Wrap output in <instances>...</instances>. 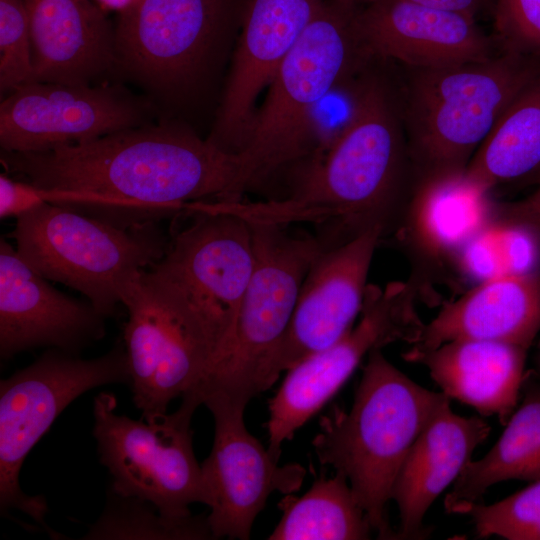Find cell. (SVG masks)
<instances>
[{
  "instance_id": "obj_1",
  "label": "cell",
  "mask_w": 540,
  "mask_h": 540,
  "mask_svg": "<svg viewBox=\"0 0 540 540\" xmlns=\"http://www.w3.org/2000/svg\"><path fill=\"white\" fill-rule=\"evenodd\" d=\"M37 187L102 197L92 217L120 227L155 223L194 203L236 202L252 185L239 153L171 125L137 126L41 152L1 153Z\"/></svg>"
},
{
  "instance_id": "obj_2",
  "label": "cell",
  "mask_w": 540,
  "mask_h": 540,
  "mask_svg": "<svg viewBox=\"0 0 540 540\" xmlns=\"http://www.w3.org/2000/svg\"><path fill=\"white\" fill-rule=\"evenodd\" d=\"M408 152L400 101L368 76L358 109L341 134L313 155L286 199L245 203L251 221L330 222L350 239L384 228Z\"/></svg>"
},
{
  "instance_id": "obj_3",
  "label": "cell",
  "mask_w": 540,
  "mask_h": 540,
  "mask_svg": "<svg viewBox=\"0 0 540 540\" xmlns=\"http://www.w3.org/2000/svg\"><path fill=\"white\" fill-rule=\"evenodd\" d=\"M448 397L414 382L375 349L367 356L349 411L320 419L312 440L321 465L343 474L381 539H397L386 506L414 441Z\"/></svg>"
},
{
  "instance_id": "obj_4",
  "label": "cell",
  "mask_w": 540,
  "mask_h": 540,
  "mask_svg": "<svg viewBox=\"0 0 540 540\" xmlns=\"http://www.w3.org/2000/svg\"><path fill=\"white\" fill-rule=\"evenodd\" d=\"M539 75V60L508 51L410 68L400 104L408 154L422 176L466 169L505 109Z\"/></svg>"
},
{
  "instance_id": "obj_5",
  "label": "cell",
  "mask_w": 540,
  "mask_h": 540,
  "mask_svg": "<svg viewBox=\"0 0 540 540\" xmlns=\"http://www.w3.org/2000/svg\"><path fill=\"white\" fill-rule=\"evenodd\" d=\"M351 6L325 2L275 72L238 151L253 184L313 151L318 104L368 58Z\"/></svg>"
},
{
  "instance_id": "obj_6",
  "label": "cell",
  "mask_w": 540,
  "mask_h": 540,
  "mask_svg": "<svg viewBox=\"0 0 540 540\" xmlns=\"http://www.w3.org/2000/svg\"><path fill=\"white\" fill-rule=\"evenodd\" d=\"M249 222L254 268L232 338L207 375L190 391L201 404L213 393L248 404L272 386L271 363L291 323L306 274L330 246L325 239L293 235L284 225Z\"/></svg>"
},
{
  "instance_id": "obj_7",
  "label": "cell",
  "mask_w": 540,
  "mask_h": 540,
  "mask_svg": "<svg viewBox=\"0 0 540 540\" xmlns=\"http://www.w3.org/2000/svg\"><path fill=\"white\" fill-rule=\"evenodd\" d=\"M11 236L31 268L79 291L106 318L116 314L129 281L157 262L169 241L155 223L120 227L51 203L16 218Z\"/></svg>"
},
{
  "instance_id": "obj_8",
  "label": "cell",
  "mask_w": 540,
  "mask_h": 540,
  "mask_svg": "<svg viewBox=\"0 0 540 540\" xmlns=\"http://www.w3.org/2000/svg\"><path fill=\"white\" fill-rule=\"evenodd\" d=\"M121 302L128 313L122 340L133 402L142 419L154 421L203 380L219 343L176 284L152 267L134 275Z\"/></svg>"
},
{
  "instance_id": "obj_9",
  "label": "cell",
  "mask_w": 540,
  "mask_h": 540,
  "mask_svg": "<svg viewBox=\"0 0 540 540\" xmlns=\"http://www.w3.org/2000/svg\"><path fill=\"white\" fill-rule=\"evenodd\" d=\"M107 384H130L123 340L104 355L82 359L49 348L29 366L0 382V512L16 509L53 539L62 536L46 523L45 497L29 496L20 486L25 458L55 419L77 397Z\"/></svg>"
},
{
  "instance_id": "obj_10",
  "label": "cell",
  "mask_w": 540,
  "mask_h": 540,
  "mask_svg": "<svg viewBox=\"0 0 540 540\" xmlns=\"http://www.w3.org/2000/svg\"><path fill=\"white\" fill-rule=\"evenodd\" d=\"M177 410L154 421L131 419L116 412L110 393L94 398L92 434L100 463L119 494L153 503L173 518L191 515L190 505H207V493L193 450L191 420L202 405L187 392Z\"/></svg>"
},
{
  "instance_id": "obj_11",
  "label": "cell",
  "mask_w": 540,
  "mask_h": 540,
  "mask_svg": "<svg viewBox=\"0 0 540 540\" xmlns=\"http://www.w3.org/2000/svg\"><path fill=\"white\" fill-rule=\"evenodd\" d=\"M423 327L410 286L367 285L357 325L286 371L268 404L269 450L280 456L283 443L329 402L371 351L396 341L413 345Z\"/></svg>"
},
{
  "instance_id": "obj_12",
  "label": "cell",
  "mask_w": 540,
  "mask_h": 540,
  "mask_svg": "<svg viewBox=\"0 0 540 540\" xmlns=\"http://www.w3.org/2000/svg\"><path fill=\"white\" fill-rule=\"evenodd\" d=\"M188 209L193 221L150 267L171 279L205 319L219 343L216 362L232 338L254 268L253 230L247 219L216 202Z\"/></svg>"
},
{
  "instance_id": "obj_13",
  "label": "cell",
  "mask_w": 540,
  "mask_h": 540,
  "mask_svg": "<svg viewBox=\"0 0 540 540\" xmlns=\"http://www.w3.org/2000/svg\"><path fill=\"white\" fill-rule=\"evenodd\" d=\"M214 419L211 451L202 462L210 513L207 521L214 539L247 540L254 521L274 492L293 494L304 481L300 464H279L280 457L246 427L247 404L220 393L202 400Z\"/></svg>"
},
{
  "instance_id": "obj_14",
  "label": "cell",
  "mask_w": 540,
  "mask_h": 540,
  "mask_svg": "<svg viewBox=\"0 0 540 540\" xmlns=\"http://www.w3.org/2000/svg\"><path fill=\"white\" fill-rule=\"evenodd\" d=\"M232 0H137L119 13L117 66L154 89L187 82L223 26Z\"/></svg>"
},
{
  "instance_id": "obj_15",
  "label": "cell",
  "mask_w": 540,
  "mask_h": 540,
  "mask_svg": "<svg viewBox=\"0 0 540 540\" xmlns=\"http://www.w3.org/2000/svg\"><path fill=\"white\" fill-rule=\"evenodd\" d=\"M140 109L108 86L29 82L0 105L5 152H41L139 126Z\"/></svg>"
},
{
  "instance_id": "obj_16",
  "label": "cell",
  "mask_w": 540,
  "mask_h": 540,
  "mask_svg": "<svg viewBox=\"0 0 540 540\" xmlns=\"http://www.w3.org/2000/svg\"><path fill=\"white\" fill-rule=\"evenodd\" d=\"M383 230L372 227L330 245L312 263L271 363L272 385L282 372L334 344L353 327L362 310L369 268Z\"/></svg>"
},
{
  "instance_id": "obj_17",
  "label": "cell",
  "mask_w": 540,
  "mask_h": 540,
  "mask_svg": "<svg viewBox=\"0 0 540 540\" xmlns=\"http://www.w3.org/2000/svg\"><path fill=\"white\" fill-rule=\"evenodd\" d=\"M105 319L89 301L67 296L0 239V357L39 347L78 354L105 335Z\"/></svg>"
},
{
  "instance_id": "obj_18",
  "label": "cell",
  "mask_w": 540,
  "mask_h": 540,
  "mask_svg": "<svg viewBox=\"0 0 540 540\" xmlns=\"http://www.w3.org/2000/svg\"><path fill=\"white\" fill-rule=\"evenodd\" d=\"M325 0H250L217 124L208 138L237 153L260 94Z\"/></svg>"
},
{
  "instance_id": "obj_19",
  "label": "cell",
  "mask_w": 540,
  "mask_h": 540,
  "mask_svg": "<svg viewBox=\"0 0 540 540\" xmlns=\"http://www.w3.org/2000/svg\"><path fill=\"white\" fill-rule=\"evenodd\" d=\"M366 56L392 59L408 68H435L486 60L494 46L475 17L409 0H372L354 13Z\"/></svg>"
},
{
  "instance_id": "obj_20",
  "label": "cell",
  "mask_w": 540,
  "mask_h": 540,
  "mask_svg": "<svg viewBox=\"0 0 540 540\" xmlns=\"http://www.w3.org/2000/svg\"><path fill=\"white\" fill-rule=\"evenodd\" d=\"M490 431L483 418L454 413L449 398L436 409L411 446L392 488L391 500L400 519L397 539L426 535L427 511L457 480Z\"/></svg>"
},
{
  "instance_id": "obj_21",
  "label": "cell",
  "mask_w": 540,
  "mask_h": 540,
  "mask_svg": "<svg viewBox=\"0 0 540 540\" xmlns=\"http://www.w3.org/2000/svg\"><path fill=\"white\" fill-rule=\"evenodd\" d=\"M30 28L32 82L90 85L117 65L115 29L89 0H24Z\"/></svg>"
},
{
  "instance_id": "obj_22",
  "label": "cell",
  "mask_w": 540,
  "mask_h": 540,
  "mask_svg": "<svg viewBox=\"0 0 540 540\" xmlns=\"http://www.w3.org/2000/svg\"><path fill=\"white\" fill-rule=\"evenodd\" d=\"M540 330V276L515 272L487 278L424 324L406 353L433 350L461 339L489 340L528 348Z\"/></svg>"
},
{
  "instance_id": "obj_23",
  "label": "cell",
  "mask_w": 540,
  "mask_h": 540,
  "mask_svg": "<svg viewBox=\"0 0 540 540\" xmlns=\"http://www.w3.org/2000/svg\"><path fill=\"white\" fill-rule=\"evenodd\" d=\"M527 348L505 342L461 339L403 355L423 364L450 400L494 416L505 425L518 406Z\"/></svg>"
},
{
  "instance_id": "obj_24",
  "label": "cell",
  "mask_w": 540,
  "mask_h": 540,
  "mask_svg": "<svg viewBox=\"0 0 540 540\" xmlns=\"http://www.w3.org/2000/svg\"><path fill=\"white\" fill-rule=\"evenodd\" d=\"M490 191L465 169L422 176L412 205V223L421 242L437 253L468 246L487 230Z\"/></svg>"
},
{
  "instance_id": "obj_25",
  "label": "cell",
  "mask_w": 540,
  "mask_h": 540,
  "mask_svg": "<svg viewBox=\"0 0 540 540\" xmlns=\"http://www.w3.org/2000/svg\"><path fill=\"white\" fill-rule=\"evenodd\" d=\"M540 478V390L525 394L493 447L470 460L444 499L448 513L461 514L479 502L493 485L509 480Z\"/></svg>"
},
{
  "instance_id": "obj_26",
  "label": "cell",
  "mask_w": 540,
  "mask_h": 540,
  "mask_svg": "<svg viewBox=\"0 0 540 540\" xmlns=\"http://www.w3.org/2000/svg\"><path fill=\"white\" fill-rule=\"evenodd\" d=\"M465 171L490 190L534 175L540 180V75L505 109Z\"/></svg>"
},
{
  "instance_id": "obj_27",
  "label": "cell",
  "mask_w": 540,
  "mask_h": 540,
  "mask_svg": "<svg viewBox=\"0 0 540 540\" xmlns=\"http://www.w3.org/2000/svg\"><path fill=\"white\" fill-rule=\"evenodd\" d=\"M280 521L269 540H365L373 528L346 477L317 478L302 496L286 494L278 503Z\"/></svg>"
},
{
  "instance_id": "obj_28",
  "label": "cell",
  "mask_w": 540,
  "mask_h": 540,
  "mask_svg": "<svg viewBox=\"0 0 540 540\" xmlns=\"http://www.w3.org/2000/svg\"><path fill=\"white\" fill-rule=\"evenodd\" d=\"M83 540H207L214 539L207 515L182 518L162 514L151 502L107 489L104 509Z\"/></svg>"
},
{
  "instance_id": "obj_29",
  "label": "cell",
  "mask_w": 540,
  "mask_h": 540,
  "mask_svg": "<svg viewBox=\"0 0 540 540\" xmlns=\"http://www.w3.org/2000/svg\"><path fill=\"white\" fill-rule=\"evenodd\" d=\"M461 514L471 518L481 538L540 540V478L498 502L472 503Z\"/></svg>"
},
{
  "instance_id": "obj_30",
  "label": "cell",
  "mask_w": 540,
  "mask_h": 540,
  "mask_svg": "<svg viewBox=\"0 0 540 540\" xmlns=\"http://www.w3.org/2000/svg\"><path fill=\"white\" fill-rule=\"evenodd\" d=\"M29 20L24 0H0V89L13 91L32 82Z\"/></svg>"
},
{
  "instance_id": "obj_31",
  "label": "cell",
  "mask_w": 540,
  "mask_h": 540,
  "mask_svg": "<svg viewBox=\"0 0 540 540\" xmlns=\"http://www.w3.org/2000/svg\"><path fill=\"white\" fill-rule=\"evenodd\" d=\"M495 29L503 51L540 61V0H496Z\"/></svg>"
},
{
  "instance_id": "obj_32",
  "label": "cell",
  "mask_w": 540,
  "mask_h": 540,
  "mask_svg": "<svg viewBox=\"0 0 540 540\" xmlns=\"http://www.w3.org/2000/svg\"><path fill=\"white\" fill-rule=\"evenodd\" d=\"M506 225L540 237V181L528 196L503 206Z\"/></svg>"
},
{
  "instance_id": "obj_33",
  "label": "cell",
  "mask_w": 540,
  "mask_h": 540,
  "mask_svg": "<svg viewBox=\"0 0 540 540\" xmlns=\"http://www.w3.org/2000/svg\"><path fill=\"white\" fill-rule=\"evenodd\" d=\"M421 5L475 17L485 0H409Z\"/></svg>"
},
{
  "instance_id": "obj_34",
  "label": "cell",
  "mask_w": 540,
  "mask_h": 540,
  "mask_svg": "<svg viewBox=\"0 0 540 540\" xmlns=\"http://www.w3.org/2000/svg\"><path fill=\"white\" fill-rule=\"evenodd\" d=\"M98 5L105 10H114L121 13L122 11L128 9L132 6L137 0H96Z\"/></svg>"
},
{
  "instance_id": "obj_35",
  "label": "cell",
  "mask_w": 540,
  "mask_h": 540,
  "mask_svg": "<svg viewBox=\"0 0 540 540\" xmlns=\"http://www.w3.org/2000/svg\"><path fill=\"white\" fill-rule=\"evenodd\" d=\"M338 1L343 2L345 4H348V5H353L354 3H357V2L369 3L372 0H338Z\"/></svg>"
}]
</instances>
